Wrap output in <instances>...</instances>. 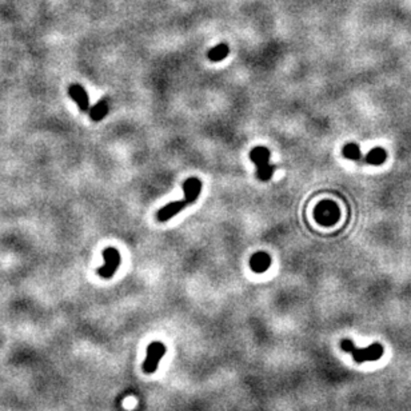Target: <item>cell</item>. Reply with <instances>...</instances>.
I'll use <instances>...</instances> for the list:
<instances>
[{
	"mask_svg": "<svg viewBox=\"0 0 411 411\" xmlns=\"http://www.w3.org/2000/svg\"><path fill=\"white\" fill-rule=\"evenodd\" d=\"M68 93L71 99L78 104V107L82 112H88L90 111V98H88V93L84 90L83 86L72 83L68 87Z\"/></svg>",
	"mask_w": 411,
	"mask_h": 411,
	"instance_id": "cell-6",
	"label": "cell"
},
{
	"mask_svg": "<svg viewBox=\"0 0 411 411\" xmlns=\"http://www.w3.org/2000/svg\"><path fill=\"white\" fill-rule=\"evenodd\" d=\"M342 155L350 160H359L360 159V149L359 146L355 143H349L343 146Z\"/></svg>",
	"mask_w": 411,
	"mask_h": 411,
	"instance_id": "cell-12",
	"label": "cell"
},
{
	"mask_svg": "<svg viewBox=\"0 0 411 411\" xmlns=\"http://www.w3.org/2000/svg\"><path fill=\"white\" fill-rule=\"evenodd\" d=\"M228 54H230V47H228V44H226V43H221V44L215 45L214 49H211L210 51H208L207 56L211 62L216 63V62H222V60H225V59L227 58Z\"/></svg>",
	"mask_w": 411,
	"mask_h": 411,
	"instance_id": "cell-11",
	"label": "cell"
},
{
	"mask_svg": "<svg viewBox=\"0 0 411 411\" xmlns=\"http://www.w3.org/2000/svg\"><path fill=\"white\" fill-rule=\"evenodd\" d=\"M271 256L264 251H258L252 254L250 258V269L256 274L266 273L267 270L271 266Z\"/></svg>",
	"mask_w": 411,
	"mask_h": 411,
	"instance_id": "cell-8",
	"label": "cell"
},
{
	"mask_svg": "<svg viewBox=\"0 0 411 411\" xmlns=\"http://www.w3.org/2000/svg\"><path fill=\"white\" fill-rule=\"evenodd\" d=\"M167 349L164 343L159 342V341H154L149 345L147 347V355L143 362V371L144 374H154L158 370L159 362L162 359L164 354H166Z\"/></svg>",
	"mask_w": 411,
	"mask_h": 411,
	"instance_id": "cell-5",
	"label": "cell"
},
{
	"mask_svg": "<svg viewBox=\"0 0 411 411\" xmlns=\"http://www.w3.org/2000/svg\"><path fill=\"white\" fill-rule=\"evenodd\" d=\"M341 349L343 351L351 352L352 358L356 363L378 360L382 358V354H383V347L379 343H373L366 349H358L350 339H342L341 341Z\"/></svg>",
	"mask_w": 411,
	"mask_h": 411,
	"instance_id": "cell-2",
	"label": "cell"
},
{
	"mask_svg": "<svg viewBox=\"0 0 411 411\" xmlns=\"http://www.w3.org/2000/svg\"><path fill=\"white\" fill-rule=\"evenodd\" d=\"M271 152L267 147L258 146L250 151V159L256 167V178L262 182H267L273 178L275 167L270 163Z\"/></svg>",
	"mask_w": 411,
	"mask_h": 411,
	"instance_id": "cell-1",
	"label": "cell"
},
{
	"mask_svg": "<svg viewBox=\"0 0 411 411\" xmlns=\"http://www.w3.org/2000/svg\"><path fill=\"white\" fill-rule=\"evenodd\" d=\"M103 259L104 264L96 270V274L101 278H103V279H111L115 275L119 266H120V252L117 251L115 247H107L103 251Z\"/></svg>",
	"mask_w": 411,
	"mask_h": 411,
	"instance_id": "cell-4",
	"label": "cell"
},
{
	"mask_svg": "<svg viewBox=\"0 0 411 411\" xmlns=\"http://www.w3.org/2000/svg\"><path fill=\"white\" fill-rule=\"evenodd\" d=\"M387 154L384 151V149L382 147H375L371 151L367 154L365 158H363V162L367 163V164H371V166H379L382 163L386 160Z\"/></svg>",
	"mask_w": 411,
	"mask_h": 411,
	"instance_id": "cell-10",
	"label": "cell"
},
{
	"mask_svg": "<svg viewBox=\"0 0 411 411\" xmlns=\"http://www.w3.org/2000/svg\"><path fill=\"white\" fill-rule=\"evenodd\" d=\"M341 218V210H339L338 204H335L332 201H323L315 207L314 210V219L318 222L321 226H334Z\"/></svg>",
	"mask_w": 411,
	"mask_h": 411,
	"instance_id": "cell-3",
	"label": "cell"
},
{
	"mask_svg": "<svg viewBox=\"0 0 411 411\" xmlns=\"http://www.w3.org/2000/svg\"><path fill=\"white\" fill-rule=\"evenodd\" d=\"M108 111H110L108 101L107 99H102V101H99L95 106H92V107L90 108L88 114H90V117L93 122H101L103 120V117L108 114Z\"/></svg>",
	"mask_w": 411,
	"mask_h": 411,
	"instance_id": "cell-9",
	"label": "cell"
},
{
	"mask_svg": "<svg viewBox=\"0 0 411 411\" xmlns=\"http://www.w3.org/2000/svg\"><path fill=\"white\" fill-rule=\"evenodd\" d=\"M182 187H183L184 201L188 202V204L195 203L202 192V180L198 178H188L184 180Z\"/></svg>",
	"mask_w": 411,
	"mask_h": 411,
	"instance_id": "cell-7",
	"label": "cell"
}]
</instances>
